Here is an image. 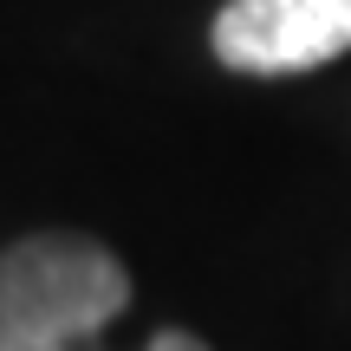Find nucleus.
<instances>
[{
  "mask_svg": "<svg viewBox=\"0 0 351 351\" xmlns=\"http://www.w3.org/2000/svg\"><path fill=\"white\" fill-rule=\"evenodd\" d=\"M130 306V274L91 234H26L0 254V351H104L98 332ZM143 351H208L163 326Z\"/></svg>",
  "mask_w": 351,
  "mask_h": 351,
  "instance_id": "obj_1",
  "label": "nucleus"
},
{
  "mask_svg": "<svg viewBox=\"0 0 351 351\" xmlns=\"http://www.w3.org/2000/svg\"><path fill=\"white\" fill-rule=\"evenodd\" d=\"M351 52V0H228L215 13V59L287 78Z\"/></svg>",
  "mask_w": 351,
  "mask_h": 351,
  "instance_id": "obj_2",
  "label": "nucleus"
}]
</instances>
